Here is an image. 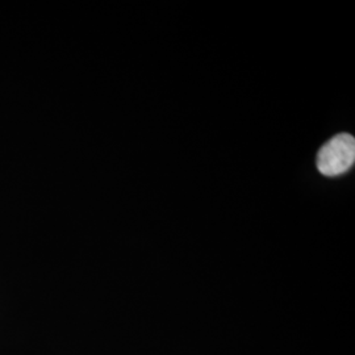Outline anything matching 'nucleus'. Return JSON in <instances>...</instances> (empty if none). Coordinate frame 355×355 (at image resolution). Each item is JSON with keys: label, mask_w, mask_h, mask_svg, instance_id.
I'll list each match as a JSON object with an SVG mask.
<instances>
[{"label": "nucleus", "mask_w": 355, "mask_h": 355, "mask_svg": "<svg viewBox=\"0 0 355 355\" xmlns=\"http://www.w3.org/2000/svg\"><path fill=\"white\" fill-rule=\"evenodd\" d=\"M355 162V140L341 133L328 141L318 153V170L325 177H338L349 171Z\"/></svg>", "instance_id": "1"}]
</instances>
